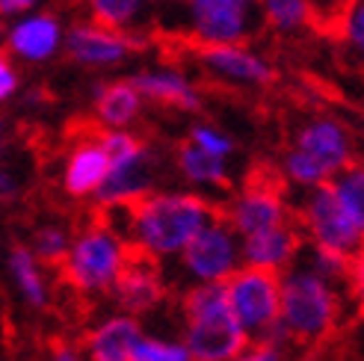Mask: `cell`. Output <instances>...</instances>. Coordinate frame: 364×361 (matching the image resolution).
<instances>
[{"instance_id": "1", "label": "cell", "mask_w": 364, "mask_h": 361, "mask_svg": "<svg viewBox=\"0 0 364 361\" xmlns=\"http://www.w3.org/2000/svg\"><path fill=\"white\" fill-rule=\"evenodd\" d=\"M101 213L122 216L124 222H113V220L110 222L119 228L134 255L160 264L178 258L184 246L220 213V208L202 193L154 190L131 208L101 210Z\"/></svg>"}, {"instance_id": "2", "label": "cell", "mask_w": 364, "mask_h": 361, "mask_svg": "<svg viewBox=\"0 0 364 361\" xmlns=\"http://www.w3.org/2000/svg\"><path fill=\"white\" fill-rule=\"evenodd\" d=\"M343 320L338 284L326 281L305 264H294L282 273L279 329L290 347L317 350L329 340Z\"/></svg>"}, {"instance_id": "3", "label": "cell", "mask_w": 364, "mask_h": 361, "mask_svg": "<svg viewBox=\"0 0 364 361\" xmlns=\"http://www.w3.org/2000/svg\"><path fill=\"white\" fill-rule=\"evenodd\" d=\"M154 24L198 48L249 45L264 30L258 0H169L157 4Z\"/></svg>"}, {"instance_id": "4", "label": "cell", "mask_w": 364, "mask_h": 361, "mask_svg": "<svg viewBox=\"0 0 364 361\" xmlns=\"http://www.w3.org/2000/svg\"><path fill=\"white\" fill-rule=\"evenodd\" d=\"M181 317L190 361H231L252 340L234 317L223 284H190L181 296Z\"/></svg>"}, {"instance_id": "5", "label": "cell", "mask_w": 364, "mask_h": 361, "mask_svg": "<svg viewBox=\"0 0 364 361\" xmlns=\"http://www.w3.org/2000/svg\"><path fill=\"white\" fill-rule=\"evenodd\" d=\"M131 258L134 252L119 234V228L98 213L92 222H86L80 231L71 234V246L57 269L75 293L95 299L113 291L116 279L122 276V269Z\"/></svg>"}, {"instance_id": "6", "label": "cell", "mask_w": 364, "mask_h": 361, "mask_svg": "<svg viewBox=\"0 0 364 361\" xmlns=\"http://www.w3.org/2000/svg\"><path fill=\"white\" fill-rule=\"evenodd\" d=\"M98 136L107 157H110V172H107L101 190L92 198L98 210L131 208L139 198L154 193L157 184L154 151L134 131H98Z\"/></svg>"}, {"instance_id": "7", "label": "cell", "mask_w": 364, "mask_h": 361, "mask_svg": "<svg viewBox=\"0 0 364 361\" xmlns=\"http://www.w3.org/2000/svg\"><path fill=\"white\" fill-rule=\"evenodd\" d=\"M296 222L305 237V246L329 252L338 258H353L364 243V234L355 228V222L341 208L338 195L329 184L305 190V198L296 210Z\"/></svg>"}, {"instance_id": "8", "label": "cell", "mask_w": 364, "mask_h": 361, "mask_svg": "<svg viewBox=\"0 0 364 361\" xmlns=\"http://www.w3.org/2000/svg\"><path fill=\"white\" fill-rule=\"evenodd\" d=\"M220 216L231 225V231L237 234L240 240L294 220V210H290L287 195H284L282 175L252 178L246 187H240L220 208Z\"/></svg>"}, {"instance_id": "9", "label": "cell", "mask_w": 364, "mask_h": 361, "mask_svg": "<svg viewBox=\"0 0 364 361\" xmlns=\"http://www.w3.org/2000/svg\"><path fill=\"white\" fill-rule=\"evenodd\" d=\"M225 296L243 332L255 340L279 326V299H282V276L267 269L240 266L225 284Z\"/></svg>"}, {"instance_id": "10", "label": "cell", "mask_w": 364, "mask_h": 361, "mask_svg": "<svg viewBox=\"0 0 364 361\" xmlns=\"http://www.w3.org/2000/svg\"><path fill=\"white\" fill-rule=\"evenodd\" d=\"M184 276L193 284H225L243 266L240 237L220 213L196 234L178 255Z\"/></svg>"}, {"instance_id": "11", "label": "cell", "mask_w": 364, "mask_h": 361, "mask_svg": "<svg viewBox=\"0 0 364 361\" xmlns=\"http://www.w3.org/2000/svg\"><path fill=\"white\" fill-rule=\"evenodd\" d=\"M145 45L142 36L119 33L92 21H80L65 33L63 50L83 68H116Z\"/></svg>"}, {"instance_id": "12", "label": "cell", "mask_w": 364, "mask_h": 361, "mask_svg": "<svg viewBox=\"0 0 364 361\" xmlns=\"http://www.w3.org/2000/svg\"><path fill=\"white\" fill-rule=\"evenodd\" d=\"M196 57L208 77L228 86L264 89L276 80L272 63L249 45H210V48H198Z\"/></svg>"}, {"instance_id": "13", "label": "cell", "mask_w": 364, "mask_h": 361, "mask_svg": "<svg viewBox=\"0 0 364 361\" xmlns=\"http://www.w3.org/2000/svg\"><path fill=\"white\" fill-rule=\"evenodd\" d=\"M107 296L113 299L119 314H127V317L139 320L145 314L157 311L160 305L166 302L169 287H166V279H163L157 261L134 255L131 261H127V266L122 269V276L116 279L113 291Z\"/></svg>"}, {"instance_id": "14", "label": "cell", "mask_w": 364, "mask_h": 361, "mask_svg": "<svg viewBox=\"0 0 364 361\" xmlns=\"http://www.w3.org/2000/svg\"><path fill=\"white\" fill-rule=\"evenodd\" d=\"M290 149L311 157L329 178H335L341 169H347L353 163V136L338 119H329V116L308 119L296 131Z\"/></svg>"}, {"instance_id": "15", "label": "cell", "mask_w": 364, "mask_h": 361, "mask_svg": "<svg viewBox=\"0 0 364 361\" xmlns=\"http://www.w3.org/2000/svg\"><path fill=\"white\" fill-rule=\"evenodd\" d=\"M65 30L63 21L50 12H27L18 15L6 30V50L9 57L21 63H48L63 50Z\"/></svg>"}, {"instance_id": "16", "label": "cell", "mask_w": 364, "mask_h": 361, "mask_svg": "<svg viewBox=\"0 0 364 361\" xmlns=\"http://www.w3.org/2000/svg\"><path fill=\"white\" fill-rule=\"evenodd\" d=\"M107 172H110V157L101 146V136L86 134L71 142V149L65 151L60 172L63 193L68 198H77V202H89L101 190Z\"/></svg>"}, {"instance_id": "17", "label": "cell", "mask_w": 364, "mask_h": 361, "mask_svg": "<svg viewBox=\"0 0 364 361\" xmlns=\"http://www.w3.org/2000/svg\"><path fill=\"white\" fill-rule=\"evenodd\" d=\"M302 249H305V237L299 231L296 216L276 228H267L261 234H252V237L240 240L243 266L267 269V273H279V276L287 273L299 261Z\"/></svg>"}, {"instance_id": "18", "label": "cell", "mask_w": 364, "mask_h": 361, "mask_svg": "<svg viewBox=\"0 0 364 361\" xmlns=\"http://www.w3.org/2000/svg\"><path fill=\"white\" fill-rule=\"evenodd\" d=\"M131 83L136 86V92L142 95L145 104L169 107V110H181V113L202 110V92H198V86L175 65L142 68L131 77Z\"/></svg>"}, {"instance_id": "19", "label": "cell", "mask_w": 364, "mask_h": 361, "mask_svg": "<svg viewBox=\"0 0 364 361\" xmlns=\"http://www.w3.org/2000/svg\"><path fill=\"white\" fill-rule=\"evenodd\" d=\"M142 95L131 77L98 83L92 92V113L101 131H131L142 116Z\"/></svg>"}, {"instance_id": "20", "label": "cell", "mask_w": 364, "mask_h": 361, "mask_svg": "<svg viewBox=\"0 0 364 361\" xmlns=\"http://www.w3.org/2000/svg\"><path fill=\"white\" fill-rule=\"evenodd\" d=\"M142 335V326L136 317L127 314H110L98 320L83 338V355L86 361H131L134 344Z\"/></svg>"}, {"instance_id": "21", "label": "cell", "mask_w": 364, "mask_h": 361, "mask_svg": "<svg viewBox=\"0 0 364 361\" xmlns=\"http://www.w3.org/2000/svg\"><path fill=\"white\" fill-rule=\"evenodd\" d=\"M89 21L119 33L142 36L145 27H154L157 4L151 0H83Z\"/></svg>"}, {"instance_id": "22", "label": "cell", "mask_w": 364, "mask_h": 361, "mask_svg": "<svg viewBox=\"0 0 364 361\" xmlns=\"http://www.w3.org/2000/svg\"><path fill=\"white\" fill-rule=\"evenodd\" d=\"M9 279L15 293L33 311H42L50 305V281H48V266L30 252V246H12L9 252Z\"/></svg>"}, {"instance_id": "23", "label": "cell", "mask_w": 364, "mask_h": 361, "mask_svg": "<svg viewBox=\"0 0 364 361\" xmlns=\"http://www.w3.org/2000/svg\"><path fill=\"white\" fill-rule=\"evenodd\" d=\"M175 166H178L181 178L198 190H216V187L228 184V160L196 149L187 139L175 149Z\"/></svg>"}, {"instance_id": "24", "label": "cell", "mask_w": 364, "mask_h": 361, "mask_svg": "<svg viewBox=\"0 0 364 361\" xmlns=\"http://www.w3.org/2000/svg\"><path fill=\"white\" fill-rule=\"evenodd\" d=\"M261 24L279 36H299L317 24L308 0H258Z\"/></svg>"}, {"instance_id": "25", "label": "cell", "mask_w": 364, "mask_h": 361, "mask_svg": "<svg viewBox=\"0 0 364 361\" xmlns=\"http://www.w3.org/2000/svg\"><path fill=\"white\" fill-rule=\"evenodd\" d=\"M332 193L338 195L341 208L347 210V216L355 222V228L364 234V163H353L347 169H341L332 180H329Z\"/></svg>"}, {"instance_id": "26", "label": "cell", "mask_w": 364, "mask_h": 361, "mask_svg": "<svg viewBox=\"0 0 364 361\" xmlns=\"http://www.w3.org/2000/svg\"><path fill=\"white\" fill-rule=\"evenodd\" d=\"M71 234H75V231L60 225V222H45V225L36 228L30 252L45 266H60L63 258H65V252H68V246H71Z\"/></svg>"}, {"instance_id": "27", "label": "cell", "mask_w": 364, "mask_h": 361, "mask_svg": "<svg viewBox=\"0 0 364 361\" xmlns=\"http://www.w3.org/2000/svg\"><path fill=\"white\" fill-rule=\"evenodd\" d=\"M131 361H190V352L181 338H163V335H139Z\"/></svg>"}, {"instance_id": "28", "label": "cell", "mask_w": 364, "mask_h": 361, "mask_svg": "<svg viewBox=\"0 0 364 361\" xmlns=\"http://www.w3.org/2000/svg\"><path fill=\"white\" fill-rule=\"evenodd\" d=\"M290 350H294V347L287 344L284 332L276 326L269 335L249 340V347H246L243 352H237L231 361H287V352H290Z\"/></svg>"}, {"instance_id": "29", "label": "cell", "mask_w": 364, "mask_h": 361, "mask_svg": "<svg viewBox=\"0 0 364 361\" xmlns=\"http://www.w3.org/2000/svg\"><path fill=\"white\" fill-rule=\"evenodd\" d=\"M187 142H193L196 149H202L213 157H223V160H228L234 154V139L210 122H196L190 128V134H187Z\"/></svg>"}, {"instance_id": "30", "label": "cell", "mask_w": 364, "mask_h": 361, "mask_svg": "<svg viewBox=\"0 0 364 361\" xmlns=\"http://www.w3.org/2000/svg\"><path fill=\"white\" fill-rule=\"evenodd\" d=\"M335 27L343 45H350L355 53L364 57V0H350L335 18Z\"/></svg>"}, {"instance_id": "31", "label": "cell", "mask_w": 364, "mask_h": 361, "mask_svg": "<svg viewBox=\"0 0 364 361\" xmlns=\"http://www.w3.org/2000/svg\"><path fill=\"white\" fill-rule=\"evenodd\" d=\"M343 284H347V291H350V299H353V305H355V311L364 314V243H361V249L355 252V255L350 258L347 279H343Z\"/></svg>"}, {"instance_id": "32", "label": "cell", "mask_w": 364, "mask_h": 361, "mask_svg": "<svg viewBox=\"0 0 364 361\" xmlns=\"http://www.w3.org/2000/svg\"><path fill=\"white\" fill-rule=\"evenodd\" d=\"M18 86H21V77H18V71H15V63L6 50H0V104L15 98Z\"/></svg>"}, {"instance_id": "33", "label": "cell", "mask_w": 364, "mask_h": 361, "mask_svg": "<svg viewBox=\"0 0 364 361\" xmlns=\"http://www.w3.org/2000/svg\"><path fill=\"white\" fill-rule=\"evenodd\" d=\"M347 4L350 0H308V6H311L317 24H335V18L341 15V9Z\"/></svg>"}, {"instance_id": "34", "label": "cell", "mask_w": 364, "mask_h": 361, "mask_svg": "<svg viewBox=\"0 0 364 361\" xmlns=\"http://www.w3.org/2000/svg\"><path fill=\"white\" fill-rule=\"evenodd\" d=\"M18 193H21V184H18L15 172H9L4 163H0V205L15 202Z\"/></svg>"}, {"instance_id": "35", "label": "cell", "mask_w": 364, "mask_h": 361, "mask_svg": "<svg viewBox=\"0 0 364 361\" xmlns=\"http://www.w3.org/2000/svg\"><path fill=\"white\" fill-rule=\"evenodd\" d=\"M48 361H86V355L80 347L71 344V340H57V344L50 347Z\"/></svg>"}, {"instance_id": "36", "label": "cell", "mask_w": 364, "mask_h": 361, "mask_svg": "<svg viewBox=\"0 0 364 361\" xmlns=\"http://www.w3.org/2000/svg\"><path fill=\"white\" fill-rule=\"evenodd\" d=\"M36 4H39V0H0V15H4V18L27 15V12H33Z\"/></svg>"}, {"instance_id": "37", "label": "cell", "mask_w": 364, "mask_h": 361, "mask_svg": "<svg viewBox=\"0 0 364 361\" xmlns=\"http://www.w3.org/2000/svg\"><path fill=\"white\" fill-rule=\"evenodd\" d=\"M296 361H332L326 352H320V350H311V352H305L302 358H296Z\"/></svg>"}, {"instance_id": "38", "label": "cell", "mask_w": 364, "mask_h": 361, "mask_svg": "<svg viewBox=\"0 0 364 361\" xmlns=\"http://www.w3.org/2000/svg\"><path fill=\"white\" fill-rule=\"evenodd\" d=\"M4 151H6V128H4V119H0V163H4Z\"/></svg>"}, {"instance_id": "39", "label": "cell", "mask_w": 364, "mask_h": 361, "mask_svg": "<svg viewBox=\"0 0 364 361\" xmlns=\"http://www.w3.org/2000/svg\"><path fill=\"white\" fill-rule=\"evenodd\" d=\"M151 4H169V0H151Z\"/></svg>"}]
</instances>
